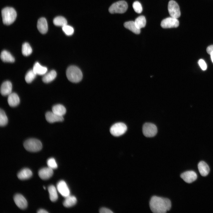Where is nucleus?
Returning <instances> with one entry per match:
<instances>
[{
  "label": "nucleus",
  "instance_id": "nucleus-34",
  "mask_svg": "<svg viewBox=\"0 0 213 213\" xmlns=\"http://www.w3.org/2000/svg\"><path fill=\"white\" fill-rule=\"evenodd\" d=\"M48 167L52 169H56L57 165L54 159L51 158L48 159L47 162Z\"/></svg>",
  "mask_w": 213,
  "mask_h": 213
},
{
  "label": "nucleus",
  "instance_id": "nucleus-22",
  "mask_svg": "<svg viewBox=\"0 0 213 213\" xmlns=\"http://www.w3.org/2000/svg\"><path fill=\"white\" fill-rule=\"evenodd\" d=\"M125 28L130 30L136 34H139L141 30L136 26L134 21H129L125 22L124 24Z\"/></svg>",
  "mask_w": 213,
  "mask_h": 213
},
{
  "label": "nucleus",
  "instance_id": "nucleus-9",
  "mask_svg": "<svg viewBox=\"0 0 213 213\" xmlns=\"http://www.w3.org/2000/svg\"><path fill=\"white\" fill-rule=\"evenodd\" d=\"M179 25V22L177 18L172 17L163 20L161 23L162 28H177Z\"/></svg>",
  "mask_w": 213,
  "mask_h": 213
},
{
  "label": "nucleus",
  "instance_id": "nucleus-32",
  "mask_svg": "<svg viewBox=\"0 0 213 213\" xmlns=\"http://www.w3.org/2000/svg\"><path fill=\"white\" fill-rule=\"evenodd\" d=\"M62 30L65 34L67 36L72 35L74 32L73 28L67 25L62 27Z\"/></svg>",
  "mask_w": 213,
  "mask_h": 213
},
{
  "label": "nucleus",
  "instance_id": "nucleus-40",
  "mask_svg": "<svg viewBox=\"0 0 213 213\" xmlns=\"http://www.w3.org/2000/svg\"><path fill=\"white\" fill-rule=\"evenodd\" d=\"M43 187L44 189H46L45 187L44 186H43Z\"/></svg>",
  "mask_w": 213,
  "mask_h": 213
},
{
  "label": "nucleus",
  "instance_id": "nucleus-29",
  "mask_svg": "<svg viewBox=\"0 0 213 213\" xmlns=\"http://www.w3.org/2000/svg\"><path fill=\"white\" fill-rule=\"evenodd\" d=\"M22 51L24 56H28L32 53V49L30 44L27 42H25L22 45Z\"/></svg>",
  "mask_w": 213,
  "mask_h": 213
},
{
  "label": "nucleus",
  "instance_id": "nucleus-18",
  "mask_svg": "<svg viewBox=\"0 0 213 213\" xmlns=\"http://www.w3.org/2000/svg\"><path fill=\"white\" fill-rule=\"evenodd\" d=\"M199 171L203 176H207L210 171L209 167L208 165L204 161L199 162L198 165Z\"/></svg>",
  "mask_w": 213,
  "mask_h": 213
},
{
  "label": "nucleus",
  "instance_id": "nucleus-23",
  "mask_svg": "<svg viewBox=\"0 0 213 213\" xmlns=\"http://www.w3.org/2000/svg\"><path fill=\"white\" fill-rule=\"evenodd\" d=\"M57 76V73L54 70H52L46 73L43 76L42 80L44 83H48L54 80Z\"/></svg>",
  "mask_w": 213,
  "mask_h": 213
},
{
  "label": "nucleus",
  "instance_id": "nucleus-26",
  "mask_svg": "<svg viewBox=\"0 0 213 213\" xmlns=\"http://www.w3.org/2000/svg\"><path fill=\"white\" fill-rule=\"evenodd\" d=\"M48 190L50 200L52 202L56 201L58 199V196L56 189L53 185L49 186Z\"/></svg>",
  "mask_w": 213,
  "mask_h": 213
},
{
  "label": "nucleus",
  "instance_id": "nucleus-33",
  "mask_svg": "<svg viewBox=\"0 0 213 213\" xmlns=\"http://www.w3.org/2000/svg\"><path fill=\"white\" fill-rule=\"evenodd\" d=\"M133 7L135 11L138 13H140L142 11L141 5L138 1H135L133 3Z\"/></svg>",
  "mask_w": 213,
  "mask_h": 213
},
{
  "label": "nucleus",
  "instance_id": "nucleus-1",
  "mask_svg": "<svg viewBox=\"0 0 213 213\" xmlns=\"http://www.w3.org/2000/svg\"><path fill=\"white\" fill-rule=\"evenodd\" d=\"M149 206L153 213H165L170 209L171 203L168 199L153 196L150 200Z\"/></svg>",
  "mask_w": 213,
  "mask_h": 213
},
{
  "label": "nucleus",
  "instance_id": "nucleus-28",
  "mask_svg": "<svg viewBox=\"0 0 213 213\" xmlns=\"http://www.w3.org/2000/svg\"><path fill=\"white\" fill-rule=\"evenodd\" d=\"M137 27L139 29L145 27L146 20L145 17L141 16L137 18L134 21Z\"/></svg>",
  "mask_w": 213,
  "mask_h": 213
},
{
  "label": "nucleus",
  "instance_id": "nucleus-17",
  "mask_svg": "<svg viewBox=\"0 0 213 213\" xmlns=\"http://www.w3.org/2000/svg\"><path fill=\"white\" fill-rule=\"evenodd\" d=\"M7 101L9 105L10 106L14 107L19 104L20 99L17 94L12 93L8 96Z\"/></svg>",
  "mask_w": 213,
  "mask_h": 213
},
{
  "label": "nucleus",
  "instance_id": "nucleus-35",
  "mask_svg": "<svg viewBox=\"0 0 213 213\" xmlns=\"http://www.w3.org/2000/svg\"><path fill=\"white\" fill-rule=\"evenodd\" d=\"M198 63L201 68L203 70H206L207 65L205 62L202 59H200L198 62Z\"/></svg>",
  "mask_w": 213,
  "mask_h": 213
},
{
  "label": "nucleus",
  "instance_id": "nucleus-30",
  "mask_svg": "<svg viewBox=\"0 0 213 213\" xmlns=\"http://www.w3.org/2000/svg\"><path fill=\"white\" fill-rule=\"evenodd\" d=\"M7 117L4 111L2 109L0 110V125L1 127L5 126L8 123Z\"/></svg>",
  "mask_w": 213,
  "mask_h": 213
},
{
  "label": "nucleus",
  "instance_id": "nucleus-31",
  "mask_svg": "<svg viewBox=\"0 0 213 213\" xmlns=\"http://www.w3.org/2000/svg\"><path fill=\"white\" fill-rule=\"evenodd\" d=\"M36 75L32 70H29L26 74L25 77V80L28 83H31L35 78Z\"/></svg>",
  "mask_w": 213,
  "mask_h": 213
},
{
  "label": "nucleus",
  "instance_id": "nucleus-20",
  "mask_svg": "<svg viewBox=\"0 0 213 213\" xmlns=\"http://www.w3.org/2000/svg\"><path fill=\"white\" fill-rule=\"evenodd\" d=\"M32 175L31 171L29 169L25 168L21 170L18 173L17 176L21 180H25L29 178Z\"/></svg>",
  "mask_w": 213,
  "mask_h": 213
},
{
  "label": "nucleus",
  "instance_id": "nucleus-13",
  "mask_svg": "<svg viewBox=\"0 0 213 213\" xmlns=\"http://www.w3.org/2000/svg\"><path fill=\"white\" fill-rule=\"evenodd\" d=\"M45 117L47 121L50 123L62 122L64 120L63 116L59 115L52 111L47 112L45 114Z\"/></svg>",
  "mask_w": 213,
  "mask_h": 213
},
{
  "label": "nucleus",
  "instance_id": "nucleus-27",
  "mask_svg": "<svg viewBox=\"0 0 213 213\" xmlns=\"http://www.w3.org/2000/svg\"><path fill=\"white\" fill-rule=\"evenodd\" d=\"M54 24L57 26L63 27L67 24L66 19L62 16H58L55 17L53 20Z\"/></svg>",
  "mask_w": 213,
  "mask_h": 213
},
{
  "label": "nucleus",
  "instance_id": "nucleus-11",
  "mask_svg": "<svg viewBox=\"0 0 213 213\" xmlns=\"http://www.w3.org/2000/svg\"><path fill=\"white\" fill-rule=\"evenodd\" d=\"M181 178L186 183H191L195 181L197 178V175L193 171L185 172L180 175Z\"/></svg>",
  "mask_w": 213,
  "mask_h": 213
},
{
  "label": "nucleus",
  "instance_id": "nucleus-39",
  "mask_svg": "<svg viewBox=\"0 0 213 213\" xmlns=\"http://www.w3.org/2000/svg\"><path fill=\"white\" fill-rule=\"evenodd\" d=\"M212 62L213 63V53L210 54Z\"/></svg>",
  "mask_w": 213,
  "mask_h": 213
},
{
  "label": "nucleus",
  "instance_id": "nucleus-12",
  "mask_svg": "<svg viewBox=\"0 0 213 213\" xmlns=\"http://www.w3.org/2000/svg\"><path fill=\"white\" fill-rule=\"evenodd\" d=\"M14 200L16 205L21 209H24L27 206V202L24 197L22 195L17 194L14 197Z\"/></svg>",
  "mask_w": 213,
  "mask_h": 213
},
{
  "label": "nucleus",
  "instance_id": "nucleus-15",
  "mask_svg": "<svg viewBox=\"0 0 213 213\" xmlns=\"http://www.w3.org/2000/svg\"><path fill=\"white\" fill-rule=\"evenodd\" d=\"M53 169L49 167H44L40 169L38 174L40 178L42 180H46L49 179L53 175Z\"/></svg>",
  "mask_w": 213,
  "mask_h": 213
},
{
  "label": "nucleus",
  "instance_id": "nucleus-6",
  "mask_svg": "<svg viewBox=\"0 0 213 213\" xmlns=\"http://www.w3.org/2000/svg\"><path fill=\"white\" fill-rule=\"evenodd\" d=\"M127 130V127L122 122H118L113 125L111 127V133L115 136H119L124 134Z\"/></svg>",
  "mask_w": 213,
  "mask_h": 213
},
{
  "label": "nucleus",
  "instance_id": "nucleus-36",
  "mask_svg": "<svg viewBox=\"0 0 213 213\" xmlns=\"http://www.w3.org/2000/svg\"><path fill=\"white\" fill-rule=\"evenodd\" d=\"M99 212L101 213H112L113 212L110 209L105 207L100 209L99 210Z\"/></svg>",
  "mask_w": 213,
  "mask_h": 213
},
{
  "label": "nucleus",
  "instance_id": "nucleus-8",
  "mask_svg": "<svg viewBox=\"0 0 213 213\" xmlns=\"http://www.w3.org/2000/svg\"><path fill=\"white\" fill-rule=\"evenodd\" d=\"M168 9L171 17L178 18L180 16V12L179 6L175 1L171 0L168 4Z\"/></svg>",
  "mask_w": 213,
  "mask_h": 213
},
{
  "label": "nucleus",
  "instance_id": "nucleus-19",
  "mask_svg": "<svg viewBox=\"0 0 213 213\" xmlns=\"http://www.w3.org/2000/svg\"><path fill=\"white\" fill-rule=\"evenodd\" d=\"M33 70L37 75H44L46 73L47 68L41 65L38 62H36L34 64Z\"/></svg>",
  "mask_w": 213,
  "mask_h": 213
},
{
  "label": "nucleus",
  "instance_id": "nucleus-4",
  "mask_svg": "<svg viewBox=\"0 0 213 213\" xmlns=\"http://www.w3.org/2000/svg\"><path fill=\"white\" fill-rule=\"evenodd\" d=\"M23 146L26 150L32 152H36L40 151L42 148L41 142L36 138H30L25 141Z\"/></svg>",
  "mask_w": 213,
  "mask_h": 213
},
{
  "label": "nucleus",
  "instance_id": "nucleus-24",
  "mask_svg": "<svg viewBox=\"0 0 213 213\" xmlns=\"http://www.w3.org/2000/svg\"><path fill=\"white\" fill-rule=\"evenodd\" d=\"M52 110L54 113L63 116L65 114L66 112L64 106L61 104H57L54 105L52 107Z\"/></svg>",
  "mask_w": 213,
  "mask_h": 213
},
{
  "label": "nucleus",
  "instance_id": "nucleus-25",
  "mask_svg": "<svg viewBox=\"0 0 213 213\" xmlns=\"http://www.w3.org/2000/svg\"><path fill=\"white\" fill-rule=\"evenodd\" d=\"M63 202L64 206L66 207H69L74 205L76 203L77 200L74 196L69 195L65 197Z\"/></svg>",
  "mask_w": 213,
  "mask_h": 213
},
{
  "label": "nucleus",
  "instance_id": "nucleus-16",
  "mask_svg": "<svg viewBox=\"0 0 213 213\" xmlns=\"http://www.w3.org/2000/svg\"><path fill=\"white\" fill-rule=\"evenodd\" d=\"M37 28L42 34H45L48 30V24L46 19L44 17L40 18L38 21Z\"/></svg>",
  "mask_w": 213,
  "mask_h": 213
},
{
  "label": "nucleus",
  "instance_id": "nucleus-3",
  "mask_svg": "<svg viewBox=\"0 0 213 213\" xmlns=\"http://www.w3.org/2000/svg\"><path fill=\"white\" fill-rule=\"evenodd\" d=\"M1 15L3 22L6 25H10L15 20L17 17V13L12 7H6L2 9Z\"/></svg>",
  "mask_w": 213,
  "mask_h": 213
},
{
  "label": "nucleus",
  "instance_id": "nucleus-37",
  "mask_svg": "<svg viewBox=\"0 0 213 213\" xmlns=\"http://www.w3.org/2000/svg\"><path fill=\"white\" fill-rule=\"evenodd\" d=\"M206 51L209 54L213 53V45H211L208 47L206 49Z\"/></svg>",
  "mask_w": 213,
  "mask_h": 213
},
{
  "label": "nucleus",
  "instance_id": "nucleus-5",
  "mask_svg": "<svg viewBox=\"0 0 213 213\" xmlns=\"http://www.w3.org/2000/svg\"><path fill=\"white\" fill-rule=\"evenodd\" d=\"M128 5L124 1H120L112 4L109 7V11L112 14L123 13L127 9Z\"/></svg>",
  "mask_w": 213,
  "mask_h": 213
},
{
  "label": "nucleus",
  "instance_id": "nucleus-21",
  "mask_svg": "<svg viewBox=\"0 0 213 213\" xmlns=\"http://www.w3.org/2000/svg\"><path fill=\"white\" fill-rule=\"evenodd\" d=\"M0 58L1 60L4 62L12 63L15 61L14 58L10 53L6 50L1 51Z\"/></svg>",
  "mask_w": 213,
  "mask_h": 213
},
{
  "label": "nucleus",
  "instance_id": "nucleus-38",
  "mask_svg": "<svg viewBox=\"0 0 213 213\" xmlns=\"http://www.w3.org/2000/svg\"><path fill=\"white\" fill-rule=\"evenodd\" d=\"M37 212L38 213H48V212L43 209H40L38 210Z\"/></svg>",
  "mask_w": 213,
  "mask_h": 213
},
{
  "label": "nucleus",
  "instance_id": "nucleus-2",
  "mask_svg": "<svg viewBox=\"0 0 213 213\" xmlns=\"http://www.w3.org/2000/svg\"><path fill=\"white\" fill-rule=\"evenodd\" d=\"M66 75L68 80L73 83L80 82L83 77L82 73L80 69L75 66H71L67 68Z\"/></svg>",
  "mask_w": 213,
  "mask_h": 213
},
{
  "label": "nucleus",
  "instance_id": "nucleus-14",
  "mask_svg": "<svg viewBox=\"0 0 213 213\" xmlns=\"http://www.w3.org/2000/svg\"><path fill=\"white\" fill-rule=\"evenodd\" d=\"M12 89V85L9 81H6L1 84L0 88L1 94L3 96H8L11 93Z\"/></svg>",
  "mask_w": 213,
  "mask_h": 213
},
{
  "label": "nucleus",
  "instance_id": "nucleus-10",
  "mask_svg": "<svg viewBox=\"0 0 213 213\" xmlns=\"http://www.w3.org/2000/svg\"><path fill=\"white\" fill-rule=\"evenodd\" d=\"M57 188L58 192L63 197L65 198L70 195V191L64 181H59L57 184Z\"/></svg>",
  "mask_w": 213,
  "mask_h": 213
},
{
  "label": "nucleus",
  "instance_id": "nucleus-7",
  "mask_svg": "<svg viewBox=\"0 0 213 213\" xmlns=\"http://www.w3.org/2000/svg\"><path fill=\"white\" fill-rule=\"evenodd\" d=\"M142 131L145 136L151 137L156 134L157 129L154 124L150 123H146L143 125Z\"/></svg>",
  "mask_w": 213,
  "mask_h": 213
}]
</instances>
